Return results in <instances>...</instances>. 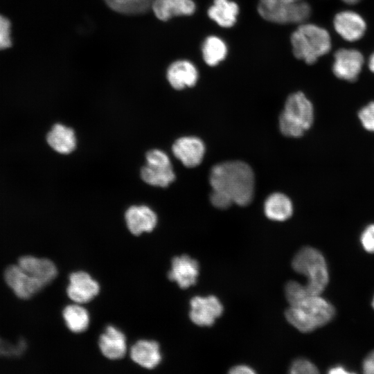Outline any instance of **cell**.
<instances>
[{
    "label": "cell",
    "mask_w": 374,
    "mask_h": 374,
    "mask_svg": "<svg viewBox=\"0 0 374 374\" xmlns=\"http://www.w3.org/2000/svg\"><path fill=\"white\" fill-rule=\"evenodd\" d=\"M212 190L225 195L233 204L247 206L253 199L255 188L251 168L241 161H228L215 165L211 170Z\"/></svg>",
    "instance_id": "1"
},
{
    "label": "cell",
    "mask_w": 374,
    "mask_h": 374,
    "mask_svg": "<svg viewBox=\"0 0 374 374\" xmlns=\"http://www.w3.org/2000/svg\"><path fill=\"white\" fill-rule=\"evenodd\" d=\"M335 310L319 295H308L290 304L285 315L287 321L302 332H310L330 322Z\"/></svg>",
    "instance_id": "2"
},
{
    "label": "cell",
    "mask_w": 374,
    "mask_h": 374,
    "mask_svg": "<svg viewBox=\"0 0 374 374\" xmlns=\"http://www.w3.org/2000/svg\"><path fill=\"white\" fill-rule=\"evenodd\" d=\"M290 41L294 56L307 64H314L331 48L327 30L310 23L301 24L291 34Z\"/></svg>",
    "instance_id": "3"
},
{
    "label": "cell",
    "mask_w": 374,
    "mask_h": 374,
    "mask_svg": "<svg viewBox=\"0 0 374 374\" xmlns=\"http://www.w3.org/2000/svg\"><path fill=\"white\" fill-rule=\"evenodd\" d=\"M314 107L302 91L291 93L279 116V127L286 136L299 138L313 125Z\"/></svg>",
    "instance_id": "4"
},
{
    "label": "cell",
    "mask_w": 374,
    "mask_h": 374,
    "mask_svg": "<svg viewBox=\"0 0 374 374\" xmlns=\"http://www.w3.org/2000/svg\"><path fill=\"white\" fill-rule=\"evenodd\" d=\"M292 266L293 269L307 277L304 285L308 295H320L327 286L329 275L327 265L321 253L310 247L301 249L294 256Z\"/></svg>",
    "instance_id": "5"
},
{
    "label": "cell",
    "mask_w": 374,
    "mask_h": 374,
    "mask_svg": "<svg viewBox=\"0 0 374 374\" xmlns=\"http://www.w3.org/2000/svg\"><path fill=\"white\" fill-rule=\"evenodd\" d=\"M257 10L263 19L278 24L304 23L312 12L310 4L302 0L294 2L259 0Z\"/></svg>",
    "instance_id": "6"
},
{
    "label": "cell",
    "mask_w": 374,
    "mask_h": 374,
    "mask_svg": "<svg viewBox=\"0 0 374 374\" xmlns=\"http://www.w3.org/2000/svg\"><path fill=\"white\" fill-rule=\"evenodd\" d=\"M147 164L141 170V177L147 184L167 187L175 179L171 162L168 155L159 150H152L146 154Z\"/></svg>",
    "instance_id": "7"
},
{
    "label": "cell",
    "mask_w": 374,
    "mask_h": 374,
    "mask_svg": "<svg viewBox=\"0 0 374 374\" xmlns=\"http://www.w3.org/2000/svg\"><path fill=\"white\" fill-rule=\"evenodd\" d=\"M3 278L15 295L24 300L30 299L46 287L18 264L9 265L4 271Z\"/></svg>",
    "instance_id": "8"
},
{
    "label": "cell",
    "mask_w": 374,
    "mask_h": 374,
    "mask_svg": "<svg viewBox=\"0 0 374 374\" xmlns=\"http://www.w3.org/2000/svg\"><path fill=\"white\" fill-rule=\"evenodd\" d=\"M100 292V284L88 272L80 270L69 275L66 293L73 303H87L93 300Z\"/></svg>",
    "instance_id": "9"
},
{
    "label": "cell",
    "mask_w": 374,
    "mask_h": 374,
    "mask_svg": "<svg viewBox=\"0 0 374 374\" xmlns=\"http://www.w3.org/2000/svg\"><path fill=\"white\" fill-rule=\"evenodd\" d=\"M189 317L193 323L199 326H211L223 312V305L213 295L196 296L190 301Z\"/></svg>",
    "instance_id": "10"
},
{
    "label": "cell",
    "mask_w": 374,
    "mask_h": 374,
    "mask_svg": "<svg viewBox=\"0 0 374 374\" xmlns=\"http://www.w3.org/2000/svg\"><path fill=\"white\" fill-rule=\"evenodd\" d=\"M364 57L355 49L340 48L334 55L332 71L339 79L354 82L362 69Z\"/></svg>",
    "instance_id": "11"
},
{
    "label": "cell",
    "mask_w": 374,
    "mask_h": 374,
    "mask_svg": "<svg viewBox=\"0 0 374 374\" xmlns=\"http://www.w3.org/2000/svg\"><path fill=\"white\" fill-rule=\"evenodd\" d=\"M199 269L196 260L183 254L172 259L171 268L167 276L170 280L176 282L180 288L187 289L196 283Z\"/></svg>",
    "instance_id": "12"
},
{
    "label": "cell",
    "mask_w": 374,
    "mask_h": 374,
    "mask_svg": "<svg viewBox=\"0 0 374 374\" xmlns=\"http://www.w3.org/2000/svg\"><path fill=\"white\" fill-rule=\"evenodd\" d=\"M173 154L188 168L199 165L205 153L204 142L195 136H183L172 145Z\"/></svg>",
    "instance_id": "13"
},
{
    "label": "cell",
    "mask_w": 374,
    "mask_h": 374,
    "mask_svg": "<svg viewBox=\"0 0 374 374\" xmlns=\"http://www.w3.org/2000/svg\"><path fill=\"white\" fill-rule=\"evenodd\" d=\"M98 345L102 355L109 360L123 359L127 353L125 334L114 326H107L98 338Z\"/></svg>",
    "instance_id": "14"
},
{
    "label": "cell",
    "mask_w": 374,
    "mask_h": 374,
    "mask_svg": "<svg viewBox=\"0 0 374 374\" xmlns=\"http://www.w3.org/2000/svg\"><path fill=\"white\" fill-rule=\"evenodd\" d=\"M333 26L336 32L348 42H355L362 38L366 29L362 17L351 10L337 13L333 19Z\"/></svg>",
    "instance_id": "15"
},
{
    "label": "cell",
    "mask_w": 374,
    "mask_h": 374,
    "mask_svg": "<svg viewBox=\"0 0 374 374\" xmlns=\"http://www.w3.org/2000/svg\"><path fill=\"white\" fill-rule=\"evenodd\" d=\"M17 264L45 286L53 282L58 274L56 265L47 258L26 255L20 257Z\"/></svg>",
    "instance_id": "16"
},
{
    "label": "cell",
    "mask_w": 374,
    "mask_h": 374,
    "mask_svg": "<svg viewBox=\"0 0 374 374\" xmlns=\"http://www.w3.org/2000/svg\"><path fill=\"white\" fill-rule=\"evenodd\" d=\"M170 84L177 90L193 87L197 82L199 72L196 66L188 60H177L172 62L166 71Z\"/></svg>",
    "instance_id": "17"
},
{
    "label": "cell",
    "mask_w": 374,
    "mask_h": 374,
    "mask_svg": "<svg viewBox=\"0 0 374 374\" xmlns=\"http://www.w3.org/2000/svg\"><path fill=\"white\" fill-rule=\"evenodd\" d=\"M125 219L129 231L139 235L152 232L157 224L156 213L146 206H133L125 212Z\"/></svg>",
    "instance_id": "18"
},
{
    "label": "cell",
    "mask_w": 374,
    "mask_h": 374,
    "mask_svg": "<svg viewBox=\"0 0 374 374\" xmlns=\"http://www.w3.org/2000/svg\"><path fill=\"white\" fill-rule=\"evenodd\" d=\"M132 361L141 368L152 370L162 360L159 344L154 340L141 339L130 348Z\"/></svg>",
    "instance_id": "19"
},
{
    "label": "cell",
    "mask_w": 374,
    "mask_h": 374,
    "mask_svg": "<svg viewBox=\"0 0 374 374\" xmlns=\"http://www.w3.org/2000/svg\"><path fill=\"white\" fill-rule=\"evenodd\" d=\"M195 9L193 0H153L152 4L154 15L161 21L175 16L192 15Z\"/></svg>",
    "instance_id": "20"
},
{
    "label": "cell",
    "mask_w": 374,
    "mask_h": 374,
    "mask_svg": "<svg viewBox=\"0 0 374 374\" xmlns=\"http://www.w3.org/2000/svg\"><path fill=\"white\" fill-rule=\"evenodd\" d=\"M238 13L239 6L232 0H213L207 10L208 17L225 28L235 24Z\"/></svg>",
    "instance_id": "21"
},
{
    "label": "cell",
    "mask_w": 374,
    "mask_h": 374,
    "mask_svg": "<svg viewBox=\"0 0 374 374\" xmlns=\"http://www.w3.org/2000/svg\"><path fill=\"white\" fill-rule=\"evenodd\" d=\"M264 212L267 218L274 221H285L293 213L290 199L283 193H274L269 195L264 204Z\"/></svg>",
    "instance_id": "22"
},
{
    "label": "cell",
    "mask_w": 374,
    "mask_h": 374,
    "mask_svg": "<svg viewBox=\"0 0 374 374\" xmlns=\"http://www.w3.org/2000/svg\"><path fill=\"white\" fill-rule=\"evenodd\" d=\"M48 145L56 152L69 154L74 150L76 139L73 130L62 124H55L47 135Z\"/></svg>",
    "instance_id": "23"
},
{
    "label": "cell",
    "mask_w": 374,
    "mask_h": 374,
    "mask_svg": "<svg viewBox=\"0 0 374 374\" xmlns=\"http://www.w3.org/2000/svg\"><path fill=\"white\" fill-rule=\"evenodd\" d=\"M62 315L66 326L73 333L84 332L89 326V313L81 304L67 305L64 308Z\"/></svg>",
    "instance_id": "24"
},
{
    "label": "cell",
    "mask_w": 374,
    "mask_h": 374,
    "mask_svg": "<svg viewBox=\"0 0 374 374\" xmlns=\"http://www.w3.org/2000/svg\"><path fill=\"white\" fill-rule=\"evenodd\" d=\"M228 52L226 42L214 35L207 36L202 44V54L204 62L210 66H215L223 60Z\"/></svg>",
    "instance_id": "25"
},
{
    "label": "cell",
    "mask_w": 374,
    "mask_h": 374,
    "mask_svg": "<svg viewBox=\"0 0 374 374\" xmlns=\"http://www.w3.org/2000/svg\"><path fill=\"white\" fill-rule=\"evenodd\" d=\"M112 10L123 15H139L152 9L153 0H103Z\"/></svg>",
    "instance_id": "26"
},
{
    "label": "cell",
    "mask_w": 374,
    "mask_h": 374,
    "mask_svg": "<svg viewBox=\"0 0 374 374\" xmlns=\"http://www.w3.org/2000/svg\"><path fill=\"white\" fill-rule=\"evenodd\" d=\"M357 117L364 130L374 133V100L363 106L358 111Z\"/></svg>",
    "instance_id": "27"
},
{
    "label": "cell",
    "mask_w": 374,
    "mask_h": 374,
    "mask_svg": "<svg viewBox=\"0 0 374 374\" xmlns=\"http://www.w3.org/2000/svg\"><path fill=\"white\" fill-rule=\"evenodd\" d=\"M285 293L290 305L308 295L305 290L304 285L294 280H290L286 284Z\"/></svg>",
    "instance_id": "28"
},
{
    "label": "cell",
    "mask_w": 374,
    "mask_h": 374,
    "mask_svg": "<svg viewBox=\"0 0 374 374\" xmlns=\"http://www.w3.org/2000/svg\"><path fill=\"white\" fill-rule=\"evenodd\" d=\"M292 374H316L319 373L317 368L313 363L303 358L294 360L290 368Z\"/></svg>",
    "instance_id": "29"
},
{
    "label": "cell",
    "mask_w": 374,
    "mask_h": 374,
    "mask_svg": "<svg viewBox=\"0 0 374 374\" xmlns=\"http://www.w3.org/2000/svg\"><path fill=\"white\" fill-rule=\"evenodd\" d=\"M10 21L0 15V50L9 48L12 44Z\"/></svg>",
    "instance_id": "30"
},
{
    "label": "cell",
    "mask_w": 374,
    "mask_h": 374,
    "mask_svg": "<svg viewBox=\"0 0 374 374\" xmlns=\"http://www.w3.org/2000/svg\"><path fill=\"white\" fill-rule=\"evenodd\" d=\"M360 242L366 251L374 253V223L368 224L363 230Z\"/></svg>",
    "instance_id": "31"
},
{
    "label": "cell",
    "mask_w": 374,
    "mask_h": 374,
    "mask_svg": "<svg viewBox=\"0 0 374 374\" xmlns=\"http://www.w3.org/2000/svg\"><path fill=\"white\" fill-rule=\"evenodd\" d=\"M362 367L364 373L374 374V350L364 359Z\"/></svg>",
    "instance_id": "32"
},
{
    "label": "cell",
    "mask_w": 374,
    "mask_h": 374,
    "mask_svg": "<svg viewBox=\"0 0 374 374\" xmlns=\"http://www.w3.org/2000/svg\"><path fill=\"white\" fill-rule=\"evenodd\" d=\"M255 373L253 368L246 365H238L229 371V373L231 374H253Z\"/></svg>",
    "instance_id": "33"
},
{
    "label": "cell",
    "mask_w": 374,
    "mask_h": 374,
    "mask_svg": "<svg viewBox=\"0 0 374 374\" xmlns=\"http://www.w3.org/2000/svg\"><path fill=\"white\" fill-rule=\"evenodd\" d=\"M329 373L332 374H339V373H350V372L346 371L344 369V367L339 366H335L333 368H331L329 371Z\"/></svg>",
    "instance_id": "34"
},
{
    "label": "cell",
    "mask_w": 374,
    "mask_h": 374,
    "mask_svg": "<svg viewBox=\"0 0 374 374\" xmlns=\"http://www.w3.org/2000/svg\"><path fill=\"white\" fill-rule=\"evenodd\" d=\"M368 66L371 71L374 73V53L371 55L368 61Z\"/></svg>",
    "instance_id": "35"
},
{
    "label": "cell",
    "mask_w": 374,
    "mask_h": 374,
    "mask_svg": "<svg viewBox=\"0 0 374 374\" xmlns=\"http://www.w3.org/2000/svg\"><path fill=\"white\" fill-rule=\"evenodd\" d=\"M343 2L347 3V4H355L358 3L361 0H341Z\"/></svg>",
    "instance_id": "36"
},
{
    "label": "cell",
    "mask_w": 374,
    "mask_h": 374,
    "mask_svg": "<svg viewBox=\"0 0 374 374\" xmlns=\"http://www.w3.org/2000/svg\"><path fill=\"white\" fill-rule=\"evenodd\" d=\"M278 1H285V2H294V1H298L301 0H278Z\"/></svg>",
    "instance_id": "37"
},
{
    "label": "cell",
    "mask_w": 374,
    "mask_h": 374,
    "mask_svg": "<svg viewBox=\"0 0 374 374\" xmlns=\"http://www.w3.org/2000/svg\"><path fill=\"white\" fill-rule=\"evenodd\" d=\"M372 305H373V308H374V297H373V302H372Z\"/></svg>",
    "instance_id": "38"
}]
</instances>
